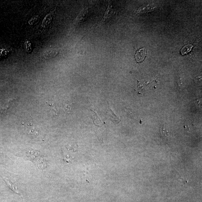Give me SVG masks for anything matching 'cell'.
Here are the masks:
<instances>
[{
	"instance_id": "obj_1",
	"label": "cell",
	"mask_w": 202,
	"mask_h": 202,
	"mask_svg": "<svg viewBox=\"0 0 202 202\" xmlns=\"http://www.w3.org/2000/svg\"><path fill=\"white\" fill-rule=\"evenodd\" d=\"M25 131L28 134L31 136L33 138H37L39 135V132L35 128V127L32 126L31 123H29L25 126Z\"/></svg>"
},
{
	"instance_id": "obj_2",
	"label": "cell",
	"mask_w": 202,
	"mask_h": 202,
	"mask_svg": "<svg viewBox=\"0 0 202 202\" xmlns=\"http://www.w3.org/2000/svg\"><path fill=\"white\" fill-rule=\"evenodd\" d=\"M88 13V8H84L81 11L76 17L74 24V27H77L86 19Z\"/></svg>"
},
{
	"instance_id": "obj_3",
	"label": "cell",
	"mask_w": 202,
	"mask_h": 202,
	"mask_svg": "<svg viewBox=\"0 0 202 202\" xmlns=\"http://www.w3.org/2000/svg\"><path fill=\"white\" fill-rule=\"evenodd\" d=\"M113 11L112 9V6L111 2H108V4L106 10L105 12L104 17L103 18L101 22V24H105L107 21L109 20L111 18L112 14Z\"/></svg>"
},
{
	"instance_id": "obj_4",
	"label": "cell",
	"mask_w": 202,
	"mask_h": 202,
	"mask_svg": "<svg viewBox=\"0 0 202 202\" xmlns=\"http://www.w3.org/2000/svg\"><path fill=\"white\" fill-rule=\"evenodd\" d=\"M146 56V49L145 48H141L137 51L135 55L136 61L137 62H141L144 60Z\"/></svg>"
},
{
	"instance_id": "obj_5",
	"label": "cell",
	"mask_w": 202,
	"mask_h": 202,
	"mask_svg": "<svg viewBox=\"0 0 202 202\" xmlns=\"http://www.w3.org/2000/svg\"><path fill=\"white\" fill-rule=\"evenodd\" d=\"M59 51L57 49H50L45 52L43 54V57L46 59H49L54 58L57 56Z\"/></svg>"
},
{
	"instance_id": "obj_6",
	"label": "cell",
	"mask_w": 202,
	"mask_h": 202,
	"mask_svg": "<svg viewBox=\"0 0 202 202\" xmlns=\"http://www.w3.org/2000/svg\"><path fill=\"white\" fill-rule=\"evenodd\" d=\"M52 18L51 14H49L46 15L43 20L42 26L44 28H48L50 24Z\"/></svg>"
},
{
	"instance_id": "obj_7",
	"label": "cell",
	"mask_w": 202,
	"mask_h": 202,
	"mask_svg": "<svg viewBox=\"0 0 202 202\" xmlns=\"http://www.w3.org/2000/svg\"><path fill=\"white\" fill-rule=\"evenodd\" d=\"M193 46L191 44L186 45L183 47L181 51V54L182 55L188 54L191 51L192 48H193Z\"/></svg>"
},
{
	"instance_id": "obj_8",
	"label": "cell",
	"mask_w": 202,
	"mask_h": 202,
	"mask_svg": "<svg viewBox=\"0 0 202 202\" xmlns=\"http://www.w3.org/2000/svg\"><path fill=\"white\" fill-rule=\"evenodd\" d=\"M160 132L164 140L167 141L168 139V137H169V134H168V131L163 127H161V129H160Z\"/></svg>"
},
{
	"instance_id": "obj_9",
	"label": "cell",
	"mask_w": 202,
	"mask_h": 202,
	"mask_svg": "<svg viewBox=\"0 0 202 202\" xmlns=\"http://www.w3.org/2000/svg\"><path fill=\"white\" fill-rule=\"evenodd\" d=\"M39 17L38 16H35L33 17L29 21V24L30 25H33L36 24L39 21Z\"/></svg>"
},
{
	"instance_id": "obj_10",
	"label": "cell",
	"mask_w": 202,
	"mask_h": 202,
	"mask_svg": "<svg viewBox=\"0 0 202 202\" xmlns=\"http://www.w3.org/2000/svg\"><path fill=\"white\" fill-rule=\"evenodd\" d=\"M31 44L29 41H26L24 43V48L28 53H30L31 51Z\"/></svg>"
}]
</instances>
